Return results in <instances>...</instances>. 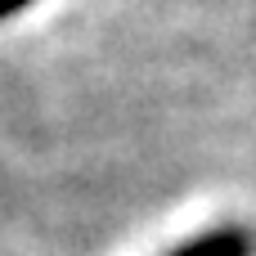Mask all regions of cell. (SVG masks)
I'll return each mask as SVG.
<instances>
[{
  "mask_svg": "<svg viewBox=\"0 0 256 256\" xmlns=\"http://www.w3.org/2000/svg\"><path fill=\"white\" fill-rule=\"evenodd\" d=\"M22 4H32V0H0V18L14 14V9H22Z\"/></svg>",
  "mask_w": 256,
  "mask_h": 256,
  "instance_id": "obj_2",
  "label": "cell"
},
{
  "mask_svg": "<svg viewBox=\"0 0 256 256\" xmlns=\"http://www.w3.org/2000/svg\"><path fill=\"white\" fill-rule=\"evenodd\" d=\"M171 256H252V234L238 230V225H225V230H207L202 238L176 248Z\"/></svg>",
  "mask_w": 256,
  "mask_h": 256,
  "instance_id": "obj_1",
  "label": "cell"
}]
</instances>
